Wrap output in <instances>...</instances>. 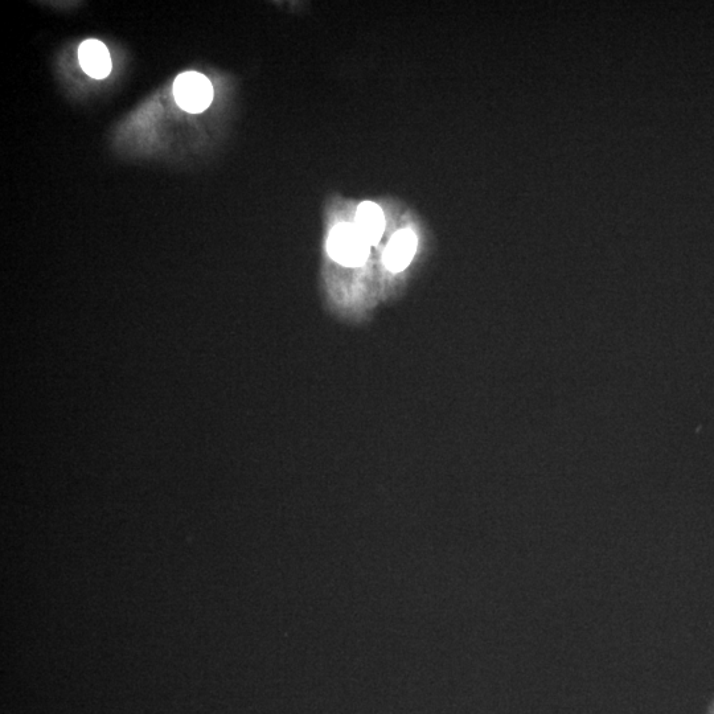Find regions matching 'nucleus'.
Listing matches in <instances>:
<instances>
[{
	"label": "nucleus",
	"instance_id": "f257e3e1",
	"mask_svg": "<svg viewBox=\"0 0 714 714\" xmlns=\"http://www.w3.org/2000/svg\"><path fill=\"white\" fill-rule=\"evenodd\" d=\"M332 260L344 266L363 265L369 256V244L355 224H340L332 229L327 242Z\"/></svg>",
	"mask_w": 714,
	"mask_h": 714
},
{
	"label": "nucleus",
	"instance_id": "f03ea898",
	"mask_svg": "<svg viewBox=\"0 0 714 714\" xmlns=\"http://www.w3.org/2000/svg\"><path fill=\"white\" fill-rule=\"evenodd\" d=\"M176 104L184 112L198 114L209 108L213 100L211 81L199 72H184L174 82Z\"/></svg>",
	"mask_w": 714,
	"mask_h": 714
},
{
	"label": "nucleus",
	"instance_id": "7ed1b4c3",
	"mask_svg": "<svg viewBox=\"0 0 714 714\" xmlns=\"http://www.w3.org/2000/svg\"><path fill=\"white\" fill-rule=\"evenodd\" d=\"M79 60L81 68L92 79L102 80L112 73V57L109 49L100 40H85L79 48Z\"/></svg>",
	"mask_w": 714,
	"mask_h": 714
},
{
	"label": "nucleus",
	"instance_id": "20e7f679",
	"mask_svg": "<svg viewBox=\"0 0 714 714\" xmlns=\"http://www.w3.org/2000/svg\"><path fill=\"white\" fill-rule=\"evenodd\" d=\"M417 249V237L412 231L396 233L384 253V264L393 273L402 272L412 262Z\"/></svg>",
	"mask_w": 714,
	"mask_h": 714
},
{
	"label": "nucleus",
	"instance_id": "39448f33",
	"mask_svg": "<svg viewBox=\"0 0 714 714\" xmlns=\"http://www.w3.org/2000/svg\"><path fill=\"white\" fill-rule=\"evenodd\" d=\"M355 225L369 245L379 244L385 228L384 213L379 205L367 201L357 208Z\"/></svg>",
	"mask_w": 714,
	"mask_h": 714
}]
</instances>
